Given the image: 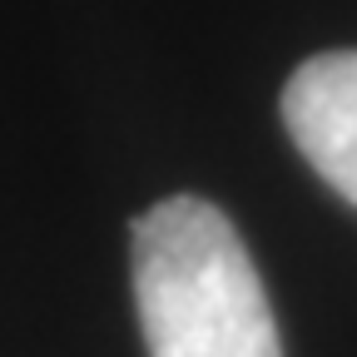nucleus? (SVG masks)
I'll list each match as a JSON object with an SVG mask.
<instances>
[{
    "mask_svg": "<svg viewBox=\"0 0 357 357\" xmlns=\"http://www.w3.org/2000/svg\"><path fill=\"white\" fill-rule=\"evenodd\" d=\"M134 303L149 357H283L258 268L208 199L174 194L134 218Z\"/></svg>",
    "mask_w": 357,
    "mask_h": 357,
    "instance_id": "obj_1",
    "label": "nucleus"
},
{
    "mask_svg": "<svg viewBox=\"0 0 357 357\" xmlns=\"http://www.w3.org/2000/svg\"><path fill=\"white\" fill-rule=\"evenodd\" d=\"M283 124L298 154L357 208V50H328L283 84Z\"/></svg>",
    "mask_w": 357,
    "mask_h": 357,
    "instance_id": "obj_2",
    "label": "nucleus"
}]
</instances>
